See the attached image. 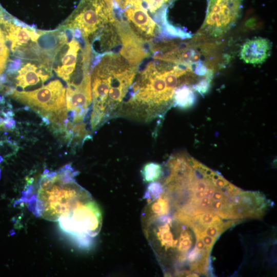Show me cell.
Listing matches in <instances>:
<instances>
[{"mask_svg":"<svg viewBox=\"0 0 277 277\" xmlns=\"http://www.w3.org/2000/svg\"><path fill=\"white\" fill-rule=\"evenodd\" d=\"M137 70L129 89L130 100L124 118L149 122L162 117L173 106L175 91L181 86L193 87L204 78L198 74V63L173 62L157 59Z\"/></svg>","mask_w":277,"mask_h":277,"instance_id":"obj_1","label":"cell"},{"mask_svg":"<svg viewBox=\"0 0 277 277\" xmlns=\"http://www.w3.org/2000/svg\"><path fill=\"white\" fill-rule=\"evenodd\" d=\"M77 174L71 164L56 171L46 169L34 184L22 192L19 201L36 217L58 222L62 216L92 197L76 182Z\"/></svg>","mask_w":277,"mask_h":277,"instance_id":"obj_2","label":"cell"},{"mask_svg":"<svg viewBox=\"0 0 277 277\" xmlns=\"http://www.w3.org/2000/svg\"><path fill=\"white\" fill-rule=\"evenodd\" d=\"M91 73L92 111L90 125L93 132L116 118L138 70L122 55L111 52L101 55Z\"/></svg>","mask_w":277,"mask_h":277,"instance_id":"obj_3","label":"cell"},{"mask_svg":"<svg viewBox=\"0 0 277 277\" xmlns=\"http://www.w3.org/2000/svg\"><path fill=\"white\" fill-rule=\"evenodd\" d=\"M66 89L58 80L33 91H20L13 88L8 96L28 106L42 117L47 118L54 133L63 134L68 118Z\"/></svg>","mask_w":277,"mask_h":277,"instance_id":"obj_4","label":"cell"},{"mask_svg":"<svg viewBox=\"0 0 277 277\" xmlns=\"http://www.w3.org/2000/svg\"><path fill=\"white\" fill-rule=\"evenodd\" d=\"M102 222L101 210L92 197L80 204L58 221L61 229L84 247H88L98 234Z\"/></svg>","mask_w":277,"mask_h":277,"instance_id":"obj_5","label":"cell"},{"mask_svg":"<svg viewBox=\"0 0 277 277\" xmlns=\"http://www.w3.org/2000/svg\"><path fill=\"white\" fill-rule=\"evenodd\" d=\"M114 22L104 0H82L59 29L77 30L84 41L89 42L90 37H96L103 27Z\"/></svg>","mask_w":277,"mask_h":277,"instance_id":"obj_6","label":"cell"},{"mask_svg":"<svg viewBox=\"0 0 277 277\" xmlns=\"http://www.w3.org/2000/svg\"><path fill=\"white\" fill-rule=\"evenodd\" d=\"M243 0H209L200 33L216 38L227 33L239 18Z\"/></svg>","mask_w":277,"mask_h":277,"instance_id":"obj_7","label":"cell"},{"mask_svg":"<svg viewBox=\"0 0 277 277\" xmlns=\"http://www.w3.org/2000/svg\"><path fill=\"white\" fill-rule=\"evenodd\" d=\"M177 0H114V9L126 6L137 7L145 11L165 30L170 25L167 20V9Z\"/></svg>","mask_w":277,"mask_h":277,"instance_id":"obj_8","label":"cell"},{"mask_svg":"<svg viewBox=\"0 0 277 277\" xmlns=\"http://www.w3.org/2000/svg\"><path fill=\"white\" fill-rule=\"evenodd\" d=\"M272 44L267 38L257 37L245 42L241 50V58L246 63L260 64L270 56Z\"/></svg>","mask_w":277,"mask_h":277,"instance_id":"obj_9","label":"cell"},{"mask_svg":"<svg viewBox=\"0 0 277 277\" xmlns=\"http://www.w3.org/2000/svg\"><path fill=\"white\" fill-rule=\"evenodd\" d=\"M68 43V49L60 60L61 64L54 69L56 75L68 83L76 71V65L80 44L72 34V38Z\"/></svg>","mask_w":277,"mask_h":277,"instance_id":"obj_10","label":"cell"},{"mask_svg":"<svg viewBox=\"0 0 277 277\" xmlns=\"http://www.w3.org/2000/svg\"><path fill=\"white\" fill-rule=\"evenodd\" d=\"M17 73L15 77L16 87L23 89L36 85L40 81L44 83L52 75L35 64L30 62L24 65Z\"/></svg>","mask_w":277,"mask_h":277,"instance_id":"obj_11","label":"cell"},{"mask_svg":"<svg viewBox=\"0 0 277 277\" xmlns=\"http://www.w3.org/2000/svg\"><path fill=\"white\" fill-rule=\"evenodd\" d=\"M193 86L184 85L178 88L174 92L173 106L186 109L192 106L196 100Z\"/></svg>","mask_w":277,"mask_h":277,"instance_id":"obj_12","label":"cell"},{"mask_svg":"<svg viewBox=\"0 0 277 277\" xmlns=\"http://www.w3.org/2000/svg\"><path fill=\"white\" fill-rule=\"evenodd\" d=\"M163 167L160 164L149 163L145 164L141 171L144 181L153 182L159 180L163 174Z\"/></svg>","mask_w":277,"mask_h":277,"instance_id":"obj_13","label":"cell"},{"mask_svg":"<svg viewBox=\"0 0 277 277\" xmlns=\"http://www.w3.org/2000/svg\"><path fill=\"white\" fill-rule=\"evenodd\" d=\"M195 235L202 239L206 250L210 252L216 239L205 234L202 231L200 233H196Z\"/></svg>","mask_w":277,"mask_h":277,"instance_id":"obj_14","label":"cell"},{"mask_svg":"<svg viewBox=\"0 0 277 277\" xmlns=\"http://www.w3.org/2000/svg\"><path fill=\"white\" fill-rule=\"evenodd\" d=\"M6 102L0 103V132L6 130L5 122L7 119H9L8 111L10 109V107L6 109L2 108V106L4 105Z\"/></svg>","mask_w":277,"mask_h":277,"instance_id":"obj_15","label":"cell"},{"mask_svg":"<svg viewBox=\"0 0 277 277\" xmlns=\"http://www.w3.org/2000/svg\"><path fill=\"white\" fill-rule=\"evenodd\" d=\"M201 252L195 247L189 252L187 259L189 263H190L191 265L197 261V259L199 258Z\"/></svg>","mask_w":277,"mask_h":277,"instance_id":"obj_16","label":"cell"},{"mask_svg":"<svg viewBox=\"0 0 277 277\" xmlns=\"http://www.w3.org/2000/svg\"><path fill=\"white\" fill-rule=\"evenodd\" d=\"M196 242L195 247L200 252L206 250V247L203 241L202 240V239L199 236H196Z\"/></svg>","mask_w":277,"mask_h":277,"instance_id":"obj_17","label":"cell"}]
</instances>
